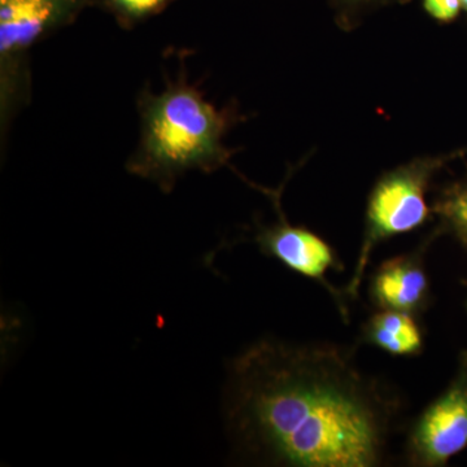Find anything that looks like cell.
<instances>
[{"mask_svg": "<svg viewBox=\"0 0 467 467\" xmlns=\"http://www.w3.org/2000/svg\"><path fill=\"white\" fill-rule=\"evenodd\" d=\"M225 414L236 451L252 462L377 467L387 459L402 400L347 347L263 339L234 358Z\"/></svg>", "mask_w": 467, "mask_h": 467, "instance_id": "obj_1", "label": "cell"}, {"mask_svg": "<svg viewBox=\"0 0 467 467\" xmlns=\"http://www.w3.org/2000/svg\"><path fill=\"white\" fill-rule=\"evenodd\" d=\"M140 112V144L126 168L164 192L189 171L212 173L233 155L223 144L233 115L209 103L183 72L159 94L144 92Z\"/></svg>", "mask_w": 467, "mask_h": 467, "instance_id": "obj_2", "label": "cell"}, {"mask_svg": "<svg viewBox=\"0 0 467 467\" xmlns=\"http://www.w3.org/2000/svg\"><path fill=\"white\" fill-rule=\"evenodd\" d=\"M451 156L420 158L393 169L378 181L368 198L364 238L355 272L347 285L346 296L355 299L367 273L368 261L378 244L413 232L430 216L426 192L436 171Z\"/></svg>", "mask_w": 467, "mask_h": 467, "instance_id": "obj_3", "label": "cell"}, {"mask_svg": "<svg viewBox=\"0 0 467 467\" xmlns=\"http://www.w3.org/2000/svg\"><path fill=\"white\" fill-rule=\"evenodd\" d=\"M86 0H0V106L8 119L29 88L26 55L34 43L67 26Z\"/></svg>", "mask_w": 467, "mask_h": 467, "instance_id": "obj_4", "label": "cell"}, {"mask_svg": "<svg viewBox=\"0 0 467 467\" xmlns=\"http://www.w3.org/2000/svg\"><path fill=\"white\" fill-rule=\"evenodd\" d=\"M467 448V353L441 396L411 423L405 441L408 465L441 467Z\"/></svg>", "mask_w": 467, "mask_h": 467, "instance_id": "obj_5", "label": "cell"}, {"mask_svg": "<svg viewBox=\"0 0 467 467\" xmlns=\"http://www.w3.org/2000/svg\"><path fill=\"white\" fill-rule=\"evenodd\" d=\"M254 242L261 254L279 261L297 275L324 285L346 316L343 296L326 281L328 270H343V265L337 252L321 236L306 227L291 225L282 217L273 225L260 227Z\"/></svg>", "mask_w": 467, "mask_h": 467, "instance_id": "obj_6", "label": "cell"}, {"mask_svg": "<svg viewBox=\"0 0 467 467\" xmlns=\"http://www.w3.org/2000/svg\"><path fill=\"white\" fill-rule=\"evenodd\" d=\"M429 244L427 241L416 251L384 261L373 273L368 294L378 309L418 317L429 308L431 294L423 261Z\"/></svg>", "mask_w": 467, "mask_h": 467, "instance_id": "obj_7", "label": "cell"}, {"mask_svg": "<svg viewBox=\"0 0 467 467\" xmlns=\"http://www.w3.org/2000/svg\"><path fill=\"white\" fill-rule=\"evenodd\" d=\"M361 340L393 356H418L425 348L416 316L395 310L374 313L362 326Z\"/></svg>", "mask_w": 467, "mask_h": 467, "instance_id": "obj_8", "label": "cell"}, {"mask_svg": "<svg viewBox=\"0 0 467 467\" xmlns=\"http://www.w3.org/2000/svg\"><path fill=\"white\" fill-rule=\"evenodd\" d=\"M442 226L467 245V182L457 183L441 193L435 204Z\"/></svg>", "mask_w": 467, "mask_h": 467, "instance_id": "obj_9", "label": "cell"}, {"mask_svg": "<svg viewBox=\"0 0 467 467\" xmlns=\"http://www.w3.org/2000/svg\"><path fill=\"white\" fill-rule=\"evenodd\" d=\"M173 0H104L107 9L124 27H133L161 14Z\"/></svg>", "mask_w": 467, "mask_h": 467, "instance_id": "obj_10", "label": "cell"}, {"mask_svg": "<svg viewBox=\"0 0 467 467\" xmlns=\"http://www.w3.org/2000/svg\"><path fill=\"white\" fill-rule=\"evenodd\" d=\"M335 7L339 12L343 23H352V17L358 16L361 12L387 3L402 2V0H333Z\"/></svg>", "mask_w": 467, "mask_h": 467, "instance_id": "obj_11", "label": "cell"}, {"mask_svg": "<svg viewBox=\"0 0 467 467\" xmlns=\"http://www.w3.org/2000/svg\"><path fill=\"white\" fill-rule=\"evenodd\" d=\"M423 7L435 20L450 23L459 16L462 5L461 0H423Z\"/></svg>", "mask_w": 467, "mask_h": 467, "instance_id": "obj_12", "label": "cell"}, {"mask_svg": "<svg viewBox=\"0 0 467 467\" xmlns=\"http://www.w3.org/2000/svg\"><path fill=\"white\" fill-rule=\"evenodd\" d=\"M461 5L467 11V0H461Z\"/></svg>", "mask_w": 467, "mask_h": 467, "instance_id": "obj_13", "label": "cell"}]
</instances>
